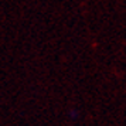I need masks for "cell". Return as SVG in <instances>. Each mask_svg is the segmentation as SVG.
Returning <instances> with one entry per match:
<instances>
[{
    "mask_svg": "<svg viewBox=\"0 0 126 126\" xmlns=\"http://www.w3.org/2000/svg\"><path fill=\"white\" fill-rule=\"evenodd\" d=\"M68 115H69V118H71L72 120H77L78 119V116H79V110L75 109V108H71L69 109V112H68Z\"/></svg>",
    "mask_w": 126,
    "mask_h": 126,
    "instance_id": "1",
    "label": "cell"
}]
</instances>
